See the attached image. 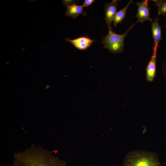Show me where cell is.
<instances>
[{
  "instance_id": "9a60e30c",
  "label": "cell",
  "mask_w": 166,
  "mask_h": 166,
  "mask_svg": "<svg viewBox=\"0 0 166 166\" xmlns=\"http://www.w3.org/2000/svg\"><path fill=\"white\" fill-rule=\"evenodd\" d=\"M165 27H166V25H165Z\"/></svg>"
},
{
  "instance_id": "5bb4252c",
  "label": "cell",
  "mask_w": 166,
  "mask_h": 166,
  "mask_svg": "<svg viewBox=\"0 0 166 166\" xmlns=\"http://www.w3.org/2000/svg\"><path fill=\"white\" fill-rule=\"evenodd\" d=\"M162 71L163 76L166 80V59L162 67Z\"/></svg>"
},
{
  "instance_id": "52a82bcc",
  "label": "cell",
  "mask_w": 166,
  "mask_h": 166,
  "mask_svg": "<svg viewBox=\"0 0 166 166\" xmlns=\"http://www.w3.org/2000/svg\"><path fill=\"white\" fill-rule=\"evenodd\" d=\"M65 41L71 43L77 49L81 50L87 49L94 42V40L85 36L73 40L66 38Z\"/></svg>"
},
{
  "instance_id": "3957f363",
  "label": "cell",
  "mask_w": 166,
  "mask_h": 166,
  "mask_svg": "<svg viewBox=\"0 0 166 166\" xmlns=\"http://www.w3.org/2000/svg\"><path fill=\"white\" fill-rule=\"evenodd\" d=\"M136 23V22L122 34H117L113 31V30H109L107 35L102 38V42L104 47L114 54L122 52L124 49V39Z\"/></svg>"
},
{
  "instance_id": "5b68a950",
  "label": "cell",
  "mask_w": 166,
  "mask_h": 166,
  "mask_svg": "<svg viewBox=\"0 0 166 166\" xmlns=\"http://www.w3.org/2000/svg\"><path fill=\"white\" fill-rule=\"evenodd\" d=\"M119 1L113 0L110 3L105 4V20L109 30H113L111 25L115 14L117 12Z\"/></svg>"
},
{
  "instance_id": "4fadbf2b",
  "label": "cell",
  "mask_w": 166,
  "mask_h": 166,
  "mask_svg": "<svg viewBox=\"0 0 166 166\" xmlns=\"http://www.w3.org/2000/svg\"><path fill=\"white\" fill-rule=\"evenodd\" d=\"M95 1L94 0H85L82 6L84 7H88Z\"/></svg>"
},
{
  "instance_id": "8992f818",
  "label": "cell",
  "mask_w": 166,
  "mask_h": 166,
  "mask_svg": "<svg viewBox=\"0 0 166 166\" xmlns=\"http://www.w3.org/2000/svg\"><path fill=\"white\" fill-rule=\"evenodd\" d=\"M158 46L153 44V53L146 69V78L147 81H152L156 73V59Z\"/></svg>"
},
{
  "instance_id": "30bf717a",
  "label": "cell",
  "mask_w": 166,
  "mask_h": 166,
  "mask_svg": "<svg viewBox=\"0 0 166 166\" xmlns=\"http://www.w3.org/2000/svg\"><path fill=\"white\" fill-rule=\"evenodd\" d=\"M132 2V0H130L124 8L117 12L116 13L113 20L114 26H117L119 23H123L122 22L126 17L128 8Z\"/></svg>"
},
{
  "instance_id": "7c38bea8",
  "label": "cell",
  "mask_w": 166,
  "mask_h": 166,
  "mask_svg": "<svg viewBox=\"0 0 166 166\" xmlns=\"http://www.w3.org/2000/svg\"><path fill=\"white\" fill-rule=\"evenodd\" d=\"M62 2L63 4L66 7L70 6L72 4H76L78 2V1H74V0H63Z\"/></svg>"
},
{
  "instance_id": "7a4b0ae2",
  "label": "cell",
  "mask_w": 166,
  "mask_h": 166,
  "mask_svg": "<svg viewBox=\"0 0 166 166\" xmlns=\"http://www.w3.org/2000/svg\"><path fill=\"white\" fill-rule=\"evenodd\" d=\"M122 166H161L157 154L144 150L129 152L123 162Z\"/></svg>"
},
{
  "instance_id": "277c9868",
  "label": "cell",
  "mask_w": 166,
  "mask_h": 166,
  "mask_svg": "<svg viewBox=\"0 0 166 166\" xmlns=\"http://www.w3.org/2000/svg\"><path fill=\"white\" fill-rule=\"evenodd\" d=\"M149 1L144 0L140 2H137L136 4L137 6L136 17L137 18L136 22L144 23L146 21H149L151 22L153 20L150 17L151 8L148 6Z\"/></svg>"
},
{
  "instance_id": "8fae6325",
  "label": "cell",
  "mask_w": 166,
  "mask_h": 166,
  "mask_svg": "<svg viewBox=\"0 0 166 166\" xmlns=\"http://www.w3.org/2000/svg\"><path fill=\"white\" fill-rule=\"evenodd\" d=\"M158 9V15L166 16V0H152Z\"/></svg>"
},
{
  "instance_id": "ba28073f",
  "label": "cell",
  "mask_w": 166,
  "mask_h": 166,
  "mask_svg": "<svg viewBox=\"0 0 166 166\" xmlns=\"http://www.w3.org/2000/svg\"><path fill=\"white\" fill-rule=\"evenodd\" d=\"M159 16L153 20L152 22L151 29L154 44L158 46V45L162 39L161 35L162 27L160 26L159 21Z\"/></svg>"
},
{
  "instance_id": "6da1fadb",
  "label": "cell",
  "mask_w": 166,
  "mask_h": 166,
  "mask_svg": "<svg viewBox=\"0 0 166 166\" xmlns=\"http://www.w3.org/2000/svg\"><path fill=\"white\" fill-rule=\"evenodd\" d=\"M12 166H66V163L41 147L32 145L15 154Z\"/></svg>"
},
{
  "instance_id": "9c48e42d",
  "label": "cell",
  "mask_w": 166,
  "mask_h": 166,
  "mask_svg": "<svg viewBox=\"0 0 166 166\" xmlns=\"http://www.w3.org/2000/svg\"><path fill=\"white\" fill-rule=\"evenodd\" d=\"M84 7L82 6H78L76 4H72L67 7L65 15L73 19L76 18L80 14L84 16L87 15L86 12H84Z\"/></svg>"
}]
</instances>
